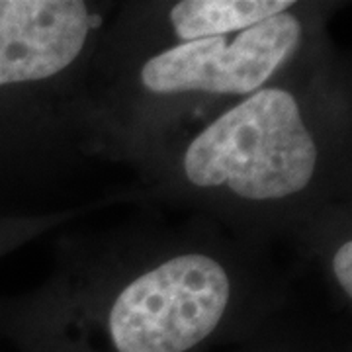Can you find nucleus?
<instances>
[{
	"mask_svg": "<svg viewBox=\"0 0 352 352\" xmlns=\"http://www.w3.org/2000/svg\"><path fill=\"white\" fill-rule=\"evenodd\" d=\"M317 147L298 100L280 88L256 90L194 139L184 173L201 188L227 186L245 200H278L314 178Z\"/></svg>",
	"mask_w": 352,
	"mask_h": 352,
	"instance_id": "1",
	"label": "nucleus"
},
{
	"mask_svg": "<svg viewBox=\"0 0 352 352\" xmlns=\"http://www.w3.org/2000/svg\"><path fill=\"white\" fill-rule=\"evenodd\" d=\"M231 296L226 268L180 254L135 278L108 314L112 352H192L219 327Z\"/></svg>",
	"mask_w": 352,
	"mask_h": 352,
	"instance_id": "2",
	"label": "nucleus"
},
{
	"mask_svg": "<svg viewBox=\"0 0 352 352\" xmlns=\"http://www.w3.org/2000/svg\"><path fill=\"white\" fill-rule=\"evenodd\" d=\"M300 38L298 18L282 12L243 30L231 43L206 38L163 51L143 65L141 82L159 94H251L288 59Z\"/></svg>",
	"mask_w": 352,
	"mask_h": 352,
	"instance_id": "3",
	"label": "nucleus"
},
{
	"mask_svg": "<svg viewBox=\"0 0 352 352\" xmlns=\"http://www.w3.org/2000/svg\"><path fill=\"white\" fill-rule=\"evenodd\" d=\"M92 25L80 0H0V87L65 71Z\"/></svg>",
	"mask_w": 352,
	"mask_h": 352,
	"instance_id": "4",
	"label": "nucleus"
},
{
	"mask_svg": "<svg viewBox=\"0 0 352 352\" xmlns=\"http://www.w3.org/2000/svg\"><path fill=\"white\" fill-rule=\"evenodd\" d=\"M292 0H182L170 10L176 36L184 41L223 38L286 12Z\"/></svg>",
	"mask_w": 352,
	"mask_h": 352,
	"instance_id": "5",
	"label": "nucleus"
},
{
	"mask_svg": "<svg viewBox=\"0 0 352 352\" xmlns=\"http://www.w3.org/2000/svg\"><path fill=\"white\" fill-rule=\"evenodd\" d=\"M333 270L339 280L340 288L346 292V296H352V243L346 241L339 247V251L333 256Z\"/></svg>",
	"mask_w": 352,
	"mask_h": 352,
	"instance_id": "6",
	"label": "nucleus"
}]
</instances>
